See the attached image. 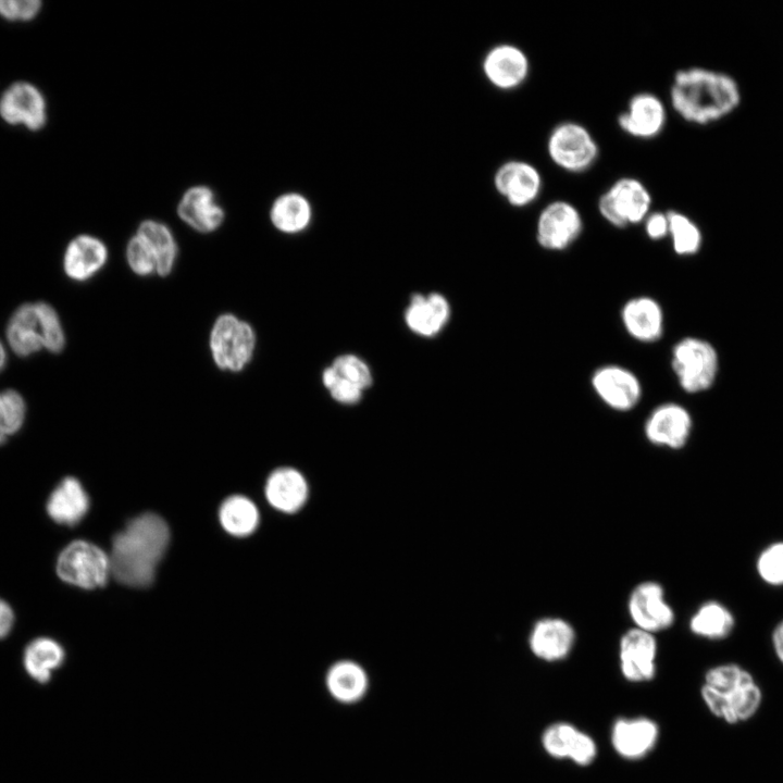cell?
I'll use <instances>...</instances> for the list:
<instances>
[{"instance_id":"6da1fadb","label":"cell","mask_w":783,"mask_h":783,"mask_svg":"<svg viewBox=\"0 0 783 783\" xmlns=\"http://www.w3.org/2000/svg\"><path fill=\"white\" fill-rule=\"evenodd\" d=\"M742 98L741 86L732 75L700 66L679 70L670 89L673 110L696 125L725 119L737 110Z\"/></svg>"},{"instance_id":"7a4b0ae2","label":"cell","mask_w":783,"mask_h":783,"mask_svg":"<svg viewBox=\"0 0 783 783\" xmlns=\"http://www.w3.org/2000/svg\"><path fill=\"white\" fill-rule=\"evenodd\" d=\"M170 540L166 522L156 513H144L130 520L114 536L110 558L111 573L130 587H147Z\"/></svg>"},{"instance_id":"3957f363","label":"cell","mask_w":783,"mask_h":783,"mask_svg":"<svg viewBox=\"0 0 783 783\" xmlns=\"http://www.w3.org/2000/svg\"><path fill=\"white\" fill-rule=\"evenodd\" d=\"M700 695L710 712L728 723L749 719L758 710L762 698L751 674L733 663L709 669Z\"/></svg>"},{"instance_id":"277c9868","label":"cell","mask_w":783,"mask_h":783,"mask_svg":"<svg viewBox=\"0 0 783 783\" xmlns=\"http://www.w3.org/2000/svg\"><path fill=\"white\" fill-rule=\"evenodd\" d=\"M7 337L12 350L20 357H28L41 348L58 353L65 344L59 315L46 302L18 307L9 321Z\"/></svg>"},{"instance_id":"5b68a950","label":"cell","mask_w":783,"mask_h":783,"mask_svg":"<svg viewBox=\"0 0 783 783\" xmlns=\"http://www.w3.org/2000/svg\"><path fill=\"white\" fill-rule=\"evenodd\" d=\"M254 348L256 333L249 323L232 313L217 316L210 333V350L219 369L240 372L251 361Z\"/></svg>"},{"instance_id":"8992f818","label":"cell","mask_w":783,"mask_h":783,"mask_svg":"<svg viewBox=\"0 0 783 783\" xmlns=\"http://www.w3.org/2000/svg\"><path fill=\"white\" fill-rule=\"evenodd\" d=\"M58 576L84 589L102 587L111 574L110 558L98 546L86 540L69 544L57 559Z\"/></svg>"},{"instance_id":"52a82bcc","label":"cell","mask_w":783,"mask_h":783,"mask_svg":"<svg viewBox=\"0 0 783 783\" xmlns=\"http://www.w3.org/2000/svg\"><path fill=\"white\" fill-rule=\"evenodd\" d=\"M672 369L687 393L708 389L716 377L718 358L714 348L698 338H684L672 351Z\"/></svg>"},{"instance_id":"ba28073f","label":"cell","mask_w":783,"mask_h":783,"mask_svg":"<svg viewBox=\"0 0 783 783\" xmlns=\"http://www.w3.org/2000/svg\"><path fill=\"white\" fill-rule=\"evenodd\" d=\"M651 206V196L637 179H618L598 201L600 214L613 226L625 227L642 222Z\"/></svg>"},{"instance_id":"9c48e42d","label":"cell","mask_w":783,"mask_h":783,"mask_svg":"<svg viewBox=\"0 0 783 783\" xmlns=\"http://www.w3.org/2000/svg\"><path fill=\"white\" fill-rule=\"evenodd\" d=\"M547 147L554 163L573 173L591 167L598 156V146L591 133L574 122L556 126L549 135Z\"/></svg>"},{"instance_id":"30bf717a","label":"cell","mask_w":783,"mask_h":783,"mask_svg":"<svg viewBox=\"0 0 783 783\" xmlns=\"http://www.w3.org/2000/svg\"><path fill=\"white\" fill-rule=\"evenodd\" d=\"M0 116L10 125H23L38 132L47 123L46 98L34 84L15 82L0 96Z\"/></svg>"},{"instance_id":"8fae6325","label":"cell","mask_w":783,"mask_h":783,"mask_svg":"<svg viewBox=\"0 0 783 783\" xmlns=\"http://www.w3.org/2000/svg\"><path fill=\"white\" fill-rule=\"evenodd\" d=\"M540 744L551 758L570 760L580 767L591 766L598 754L595 739L567 721L550 723L540 735Z\"/></svg>"},{"instance_id":"7c38bea8","label":"cell","mask_w":783,"mask_h":783,"mask_svg":"<svg viewBox=\"0 0 783 783\" xmlns=\"http://www.w3.org/2000/svg\"><path fill=\"white\" fill-rule=\"evenodd\" d=\"M627 611L635 627L654 635L671 627L675 620L662 586L654 581H645L634 587L629 597Z\"/></svg>"},{"instance_id":"4fadbf2b","label":"cell","mask_w":783,"mask_h":783,"mask_svg":"<svg viewBox=\"0 0 783 783\" xmlns=\"http://www.w3.org/2000/svg\"><path fill=\"white\" fill-rule=\"evenodd\" d=\"M655 635L637 627L630 629L619 642V664L622 676L631 683L651 681L657 671Z\"/></svg>"},{"instance_id":"5bb4252c","label":"cell","mask_w":783,"mask_h":783,"mask_svg":"<svg viewBox=\"0 0 783 783\" xmlns=\"http://www.w3.org/2000/svg\"><path fill=\"white\" fill-rule=\"evenodd\" d=\"M582 217L574 206L554 201L540 212L536 225L538 244L547 250H563L580 236Z\"/></svg>"},{"instance_id":"9a60e30c","label":"cell","mask_w":783,"mask_h":783,"mask_svg":"<svg viewBox=\"0 0 783 783\" xmlns=\"http://www.w3.org/2000/svg\"><path fill=\"white\" fill-rule=\"evenodd\" d=\"M660 729L647 717H621L611 725L610 743L613 750L626 760H638L648 756L656 747Z\"/></svg>"},{"instance_id":"2e32d148","label":"cell","mask_w":783,"mask_h":783,"mask_svg":"<svg viewBox=\"0 0 783 783\" xmlns=\"http://www.w3.org/2000/svg\"><path fill=\"white\" fill-rule=\"evenodd\" d=\"M592 385L598 397L607 406L618 411L631 410L642 396L638 378L620 365L599 368L593 374Z\"/></svg>"},{"instance_id":"e0dca14e","label":"cell","mask_w":783,"mask_h":783,"mask_svg":"<svg viewBox=\"0 0 783 783\" xmlns=\"http://www.w3.org/2000/svg\"><path fill=\"white\" fill-rule=\"evenodd\" d=\"M574 643L573 626L561 618L548 617L537 620L529 635L531 652L546 662L564 660L571 654Z\"/></svg>"},{"instance_id":"ac0fdd59","label":"cell","mask_w":783,"mask_h":783,"mask_svg":"<svg viewBox=\"0 0 783 783\" xmlns=\"http://www.w3.org/2000/svg\"><path fill=\"white\" fill-rule=\"evenodd\" d=\"M691 430L689 413L676 403L659 406L645 423V436L651 444L674 450L685 446Z\"/></svg>"},{"instance_id":"d6986e66","label":"cell","mask_w":783,"mask_h":783,"mask_svg":"<svg viewBox=\"0 0 783 783\" xmlns=\"http://www.w3.org/2000/svg\"><path fill=\"white\" fill-rule=\"evenodd\" d=\"M177 214L185 224L203 234L216 231L225 220L223 207L206 185L191 186L183 194Z\"/></svg>"},{"instance_id":"ffe728a7","label":"cell","mask_w":783,"mask_h":783,"mask_svg":"<svg viewBox=\"0 0 783 783\" xmlns=\"http://www.w3.org/2000/svg\"><path fill=\"white\" fill-rule=\"evenodd\" d=\"M496 190L513 207H525L539 195L542 177L530 163L509 161L495 173Z\"/></svg>"},{"instance_id":"44dd1931","label":"cell","mask_w":783,"mask_h":783,"mask_svg":"<svg viewBox=\"0 0 783 783\" xmlns=\"http://www.w3.org/2000/svg\"><path fill=\"white\" fill-rule=\"evenodd\" d=\"M324 684L328 695L335 701L350 706L360 703L366 696L370 678L359 662L340 659L327 668Z\"/></svg>"},{"instance_id":"7402d4cb","label":"cell","mask_w":783,"mask_h":783,"mask_svg":"<svg viewBox=\"0 0 783 783\" xmlns=\"http://www.w3.org/2000/svg\"><path fill=\"white\" fill-rule=\"evenodd\" d=\"M486 78L496 87L512 89L520 86L530 71L529 59L518 47L502 44L489 50L483 61Z\"/></svg>"},{"instance_id":"603a6c76","label":"cell","mask_w":783,"mask_h":783,"mask_svg":"<svg viewBox=\"0 0 783 783\" xmlns=\"http://www.w3.org/2000/svg\"><path fill=\"white\" fill-rule=\"evenodd\" d=\"M666 110L661 100L648 92L633 96L629 109L618 117L619 126L637 138H652L663 128Z\"/></svg>"},{"instance_id":"cb8c5ba5","label":"cell","mask_w":783,"mask_h":783,"mask_svg":"<svg viewBox=\"0 0 783 783\" xmlns=\"http://www.w3.org/2000/svg\"><path fill=\"white\" fill-rule=\"evenodd\" d=\"M107 260L105 244L95 236L83 234L69 243L63 258V268L70 278L83 282L99 272Z\"/></svg>"},{"instance_id":"d4e9b609","label":"cell","mask_w":783,"mask_h":783,"mask_svg":"<svg viewBox=\"0 0 783 783\" xmlns=\"http://www.w3.org/2000/svg\"><path fill=\"white\" fill-rule=\"evenodd\" d=\"M308 483L304 476L294 468L274 470L265 484V496L275 509L284 513H294L303 507L308 498Z\"/></svg>"},{"instance_id":"484cf974","label":"cell","mask_w":783,"mask_h":783,"mask_svg":"<svg viewBox=\"0 0 783 783\" xmlns=\"http://www.w3.org/2000/svg\"><path fill=\"white\" fill-rule=\"evenodd\" d=\"M89 498L80 482L72 476L63 478L50 494L46 510L55 523L72 526L87 513Z\"/></svg>"},{"instance_id":"4316f807","label":"cell","mask_w":783,"mask_h":783,"mask_svg":"<svg viewBox=\"0 0 783 783\" xmlns=\"http://www.w3.org/2000/svg\"><path fill=\"white\" fill-rule=\"evenodd\" d=\"M621 318L626 332L636 340L652 343L662 335V309L652 298L643 296L629 300Z\"/></svg>"},{"instance_id":"83f0119b","label":"cell","mask_w":783,"mask_h":783,"mask_svg":"<svg viewBox=\"0 0 783 783\" xmlns=\"http://www.w3.org/2000/svg\"><path fill=\"white\" fill-rule=\"evenodd\" d=\"M450 309L446 298L439 294L426 297L414 295L406 311L408 327L424 337L436 335L449 319Z\"/></svg>"},{"instance_id":"f1b7e54d","label":"cell","mask_w":783,"mask_h":783,"mask_svg":"<svg viewBox=\"0 0 783 783\" xmlns=\"http://www.w3.org/2000/svg\"><path fill=\"white\" fill-rule=\"evenodd\" d=\"M312 210L307 198L298 192H286L272 203L270 219L275 228L285 234L302 232L310 223Z\"/></svg>"},{"instance_id":"f546056e","label":"cell","mask_w":783,"mask_h":783,"mask_svg":"<svg viewBox=\"0 0 783 783\" xmlns=\"http://www.w3.org/2000/svg\"><path fill=\"white\" fill-rule=\"evenodd\" d=\"M63 659L64 650L58 642L49 637H38L26 646L23 663L33 680L47 683Z\"/></svg>"},{"instance_id":"4dcf8cb0","label":"cell","mask_w":783,"mask_h":783,"mask_svg":"<svg viewBox=\"0 0 783 783\" xmlns=\"http://www.w3.org/2000/svg\"><path fill=\"white\" fill-rule=\"evenodd\" d=\"M733 627L732 612L714 600L703 604L689 620L691 631L708 639H722L732 632Z\"/></svg>"},{"instance_id":"1f68e13d","label":"cell","mask_w":783,"mask_h":783,"mask_svg":"<svg viewBox=\"0 0 783 783\" xmlns=\"http://www.w3.org/2000/svg\"><path fill=\"white\" fill-rule=\"evenodd\" d=\"M136 233L153 248L158 261L157 273L160 276L169 275L174 268L178 252L170 227L162 222L148 219L139 224Z\"/></svg>"},{"instance_id":"d6a6232c","label":"cell","mask_w":783,"mask_h":783,"mask_svg":"<svg viewBox=\"0 0 783 783\" xmlns=\"http://www.w3.org/2000/svg\"><path fill=\"white\" fill-rule=\"evenodd\" d=\"M223 529L233 536L250 535L259 524V512L256 505L245 496H231L222 504L219 511Z\"/></svg>"},{"instance_id":"836d02e7","label":"cell","mask_w":783,"mask_h":783,"mask_svg":"<svg viewBox=\"0 0 783 783\" xmlns=\"http://www.w3.org/2000/svg\"><path fill=\"white\" fill-rule=\"evenodd\" d=\"M667 217L674 251L681 256L696 253L701 245L698 226L689 217L676 211H669Z\"/></svg>"},{"instance_id":"e575fe53","label":"cell","mask_w":783,"mask_h":783,"mask_svg":"<svg viewBox=\"0 0 783 783\" xmlns=\"http://www.w3.org/2000/svg\"><path fill=\"white\" fill-rule=\"evenodd\" d=\"M26 413L23 397L15 390L0 393V445L22 427Z\"/></svg>"},{"instance_id":"d590c367","label":"cell","mask_w":783,"mask_h":783,"mask_svg":"<svg viewBox=\"0 0 783 783\" xmlns=\"http://www.w3.org/2000/svg\"><path fill=\"white\" fill-rule=\"evenodd\" d=\"M126 261L130 270L139 276L157 273V256L151 245L139 234L130 237L126 245Z\"/></svg>"},{"instance_id":"8d00e7d4","label":"cell","mask_w":783,"mask_h":783,"mask_svg":"<svg viewBox=\"0 0 783 783\" xmlns=\"http://www.w3.org/2000/svg\"><path fill=\"white\" fill-rule=\"evenodd\" d=\"M757 571L766 583L783 585V542L773 543L761 551Z\"/></svg>"},{"instance_id":"74e56055","label":"cell","mask_w":783,"mask_h":783,"mask_svg":"<svg viewBox=\"0 0 783 783\" xmlns=\"http://www.w3.org/2000/svg\"><path fill=\"white\" fill-rule=\"evenodd\" d=\"M331 366L339 377L357 385L362 390L369 387L372 383V375L369 366L357 356H340Z\"/></svg>"},{"instance_id":"f35d334b","label":"cell","mask_w":783,"mask_h":783,"mask_svg":"<svg viewBox=\"0 0 783 783\" xmlns=\"http://www.w3.org/2000/svg\"><path fill=\"white\" fill-rule=\"evenodd\" d=\"M324 386L331 396L338 402L351 405L361 399L362 389L357 385L339 377L332 366L324 370L322 375Z\"/></svg>"},{"instance_id":"ab89813d","label":"cell","mask_w":783,"mask_h":783,"mask_svg":"<svg viewBox=\"0 0 783 783\" xmlns=\"http://www.w3.org/2000/svg\"><path fill=\"white\" fill-rule=\"evenodd\" d=\"M40 0H0V16L11 22L35 18L41 10Z\"/></svg>"},{"instance_id":"60d3db41","label":"cell","mask_w":783,"mask_h":783,"mask_svg":"<svg viewBox=\"0 0 783 783\" xmlns=\"http://www.w3.org/2000/svg\"><path fill=\"white\" fill-rule=\"evenodd\" d=\"M646 233L649 238L658 240L669 234V222L667 214L654 213L646 221Z\"/></svg>"},{"instance_id":"b9f144b4","label":"cell","mask_w":783,"mask_h":783,"mask_svg":"<svg viewBox=\"0 0 783 783\" xmlns=\"http://www.w3.org/2000/svg\"><path fill=\"white\" fill-rule=\"evenodd\" d=\"M14 612L11 606L0 598V639L8 636L14 624Z\"/></svg>"},{"instance_id":"7bdbcfd3","label":"cell","mask_w":783,"mask_h":783,"mask_svg":"<svg viewBox=\"0 0 783 783\" xmlns=\"http://www.w3.org/2000/svg\"><path fill=\"white\" fill-rule=\"evenodd\" d=\"M772 643L776 657L783 663V620L775 626L773 631Z\"/></svg>"},{"instance_id":"ee69618b","label":"cell","mask_w":783,"mask_h":783,"mask_svg":"<svg viewBox=\"0 0 783 783\" xmlns=\"http://www.w3.org/2000/svg\"><path fill=\"white\" fill-rule=\"evenodd\" d=\"M5 362H7V355L3 349L2 344L0 343V371L4 368Z\"/></svg>"}]
</instances>
